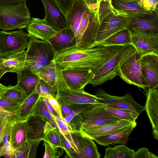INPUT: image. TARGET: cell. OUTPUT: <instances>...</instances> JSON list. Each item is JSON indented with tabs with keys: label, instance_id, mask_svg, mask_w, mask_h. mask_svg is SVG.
Returning <instances> with one entry per match:
<instances>
[{
	"label": "cell",
	"instance_id": "20",
	"mask_svg": "<svg viewBox=\"0 0 158 158\" xmlns=\"http://www.w3.org/2000/svg\"><path fill=\"white\" fill-rule=\"evenodd\" d=\"M136 126V123L125 129L111 134L94 137L91 138L98 144L109 146L110 145L117 144H126L129 136Z\"/></svg>",
	"mask_w": 158,
	"mask_h": 158
},
{
	"label": "cell",
	"instance_id": "56",
	"mask_svg": "<svg viewBox=\"0 0 158 158\" xmlns=\"http://www.w3.org/2000/svg\"><path fill=\"white\" fill-rule=\"evenodd\" d=\"M98 1H99V0H97Z\"/></svg>",
	"mask_w": 158,
	"mask_h": 158
},
{
	"label": "cell",
	"instance_id": "17",
	"mask_svg": "<svg viewBox=\"0 0 158 158\" xmlns=\"http://www.w3.org/2000/svg\"><path fill=\"white\" fill-rule=\"evenodd\" d=\"M146 101L144 106L152 124L154 138L158 139V86L148 87L146 91Z\"/></svg>",
	"mask_w": 158,
	"mask_h": 158
},
{
	"label": "cell",
	"instance_id": "7",
	"mask_svg": "<svg viewBox=\"0 0 158 158\" xmlns=\"http://www.w3.org/2000/svg\"><path fill=\"white\" fill-rule=\"evenodd\" d=\"M132 19L115 10L101 23L100 27L92 48L100 45L106 39L120 31L128 29Z\"/></svg>",
	"mask_w": 158,
	"mask_h": 158
},
{
	"label": "cell",
	"instance_id": "31",
	"mask_svg": "<svg viewBox=\"0 0 158 158\" xmlns=\"http://www.w3.org/2000/svg\"><path fill=\"white\" fill-rule=\"evenodd\" d=\"M44 136L42 140L45 141L52 144L64 149V147L59 129L47 121L44 131Z\"/></svg>",
	"mask_w": 158,
	"mask_h": 158
},
{
	"label": "cell",
	"instance_id": "45",
	"mask_svg": "<svg viewBox=\"0 0 158 158\" xmlns=\"http://www.w3.org/2000/svg\"><path fill=\"white\" fill-rule=\"evenodd\" d=\"M66 15L70 10L74 0H55Z\"/></svg>",
	"mask_w": 158,
	"mask_h": 158
},
{
	"label": "cell",
	"instance_id": "28",
	"mask_svg": "<svg viewBox=\"0 0 158 158\" xmlns=\"http://www.w3.org/2000/svg\"><path fill=\"white\" fill-rule=\"evenodd\" d=\"M59 68V66L53 60L42 67L35 74L49 84L56 92Z\"/></svg>",
	"mask_w": 158,
	"mask_h": 158
},
{
	"label": "cell",
	"instance_id": "15",
	"mask_svg": "<svg viewBox=\"0 0 158 158\" xmlns=\"http://www.w3.org/2000/svg\"><path fill=\"white\" fill-rule=\"evenodd\" d=\"M70 137L74 143L78 158H100L101 154L93 140L81 131L71 132Z\"/></svg>",
	"mask_w": 158,
	"mask_h": 158
},
{
	"label": "cell",
	"instance_id": "55",
	"mask_svg": "<svg viewBox=\"0 0 158 158\" xmlns=\"http://www.w3.org/2000/svg\"><path fill=\"white\" fill-rule=\"evenodd\" d=\"M111 0H99V1L101 2V1H106V2H111Z\"/></svg>",
	"mask_w": 158,
	"mask_h": 158
},
{
	"label": "cell",
	"instance_id": "10",
	"mask_svg": "<svg viewBox=\"0 0 158 158\" xmlns=\"http://www.w3.org/2000/svg\"><path fill=\"white\" fill-rule=\"evenodd\" d=\"M106 106L103 103L93 104L89 108L81 113L82 121L81 130L121 119L108 112L106 109Z\"/></svg>",
	"mask_w": 158,
	"mask_h": 158
},
{
	"label": "cell",
	"instance_id": "53",
	"mask_svg": "<svg viewBox=\"0 0 158 158\" xmlns=\"http://www.w3.org/2000/svg\"><path fill=\"white\" fill-rule=\"evenodd\" d=\"M8 87V86H5L0 83V98Z\"/></svg>",
	"mask_w": 158,
	"mask_h": 158
},
{
	"label": "cell",
	"instance_id": "46",
	"mask_svg": "<svg viewBox=\"0 0 158 158\" xmlns=\"http://www.w3.org/2000/svg\"><path fill=\"white\" fill-rule=\"evenodd\" d=\"M48 98L55 112L63 119L60 105L56 99L53 97Z\"/></svg>",
	"mask_w": 158,
	"mask_h": 158
},
{
	"label": "cell",
	"instance_id": "36",
	"mask_svg": "<svg viewBox=\"0 0 158 158\" xmlns=\"http://www.w3.org/2000/svg\"><path fill=\"white\" fill-rule=\"evenodd\" d=\"M39 114L43 116L48 121L57 127L54 118L48 110L44 103L42 100L41 97L34 107L32 114Z\"/></svg>",
	"mask_w": 158,
	"mask_h": 158
},
{
	"label": "cell",
	"instance_id": "44",
	"mask_svg": "<svg viewBox=\"0 0 158 158\" xmlns=\"http://www.w3.org/2000/svg\"><path fill=\"white\" fill-rule=\"evenodd\" d=\"M55 121L60 133L64 135H68L70 133L71 131L67 125L59 115H58L56 116Z\"/></svg>",
	"mask_w": 158,
	"mask_h": 158
},
{
	"label": "cell",
	"instance_id": "51",
	"mask_svg": "<svg viewBox=\"0 0 158 158\" xmlns=\"http://www.w3.org/2000/svg\"><path fill=\"white\" fill-rule=\"evenodd\" d=\"M0 116L16 117L13 113L7 111L0 106Z\"/></svg>",
	"mask_w": 158,
	"mask_h": 158
},
{
	"label": "cell",
	"instance_id": "39",
	"mask_svg": "<svg viewBox=\"0 0 158 158\" xmlns=\"http://www.w3.org/2000/svg\"><path fill=\"white\" fill-rule=\"evenodd\" d=\"M21 105L10 100L0 98V106L7 111L14 114L16 117L18 114Z\"/></svg>",
	"mask_w": 158,
	"mask_h": 158
},
{
	"label": "cell",
	"instance_id": "48",
	"mask_svg": "<svg viewBox=\"0 0 158 158\" xmlns=\"http://www.w3.org/2000/svg\"><path fill=\"white\" fill-rule=\"evenodd\" d=\"M41 98L44 103L48 110L51 114L55 120L56 116L58 115L55 112L49 102L48 98L46 97H41Z\"/></svg>",
	"mask_w": 158,
	"mask_h": 158
},
{
	"label": "cell",
	"instance_id": "40",
	"mask_svg": "<svg viewBox=\"0 0 158 158\" xmlns=\"http://www.w3.org/2000/svg\"><path fill=\"white\" fill-rule=\"evenodd\" d=\"M136 3L147 11L153 12L158 10V0H138Z\"/></svg>",
	"mask_w": 158,
	"mask_h": 158
},
{
	"label": "cell",
	"instance_id": "37",
	"mask_svg": "<svg viewBox=\"0 0 158 158\" xmlns=\"http://www.w3.org/2000/svg\"><path fill=\"white\" fill-rule=\"evenodd\" d=\"M36 90L40 97L50 98L53 97L56 99V92L49 84L40 79L36 86Z\"/></svg>",
	"mask_w": 158,
	"mask_h": 158
},
{
	"label": "cell",
	"instance_id": "43",
	"mask_svg": "<svg viewBox=\"0 0 158 158\" xmlns=\"http://www.w3.org/2000/svg\"><path fill=\"white\" fill-rule=\"evenodd\" d=\"M14 148L9 141L4 145L0 151V157L2 156L6 158H14Z\"/></svg>",
	"mask_w": 158,
	"mask_h": 158
},
{
	"label": "cell",
	"instance_id": "42",
	"mask_svg": "<svg viewBox=\"0 0 158 158\" xmlns=\"http://www.w3.org/2000/svg\"><path fill=\"white\" fill-rule=\"evenodd\" d=\"M154 153L150 152L149 149L143 147L139 149L133 154L132 158H158Z\"/></svg>",
	"mask_w": 158,
	"mask_h": 158
},
{
	"label": "cell",
	"instance_id": "14",
	"mask_svg": "<svg viewBox=\"0 0 158 158\" xmlns=\"http://www.w3.org/2000/svg\"><path fill=\"white\" fill-rule=\"evenodd\" d=\"M92 69L88 68L61 69V73L69 88L77 91H83L84 87L89 84Z\"/></svg>",
	"mask_w": 158,
	"mask_h": 158
},
{
	"label": "cell",
	"instance_id": "23",
	"mask_svg": "<svg viewBox=\"0 0 158 158\" xmlns=\"http://www.w3.org/2000/svg\"><path fill=\"white\" fill-rule=\"evenodd\" d=\"M16 73L17 77V83L16 85L24 92L27 97L35 91L40 79L26 68Z\"/></svg>",
	"mask_w": 158,
	"mask_h": 158
},
{
	"label": "cell",
	"instance_id": "47",
	"mask_svg": "<svg viewBox=\"0 0 158 158\" xmlns=\"http://www.w3.org/2000/svg\"><path fill=\"white\" fill-rule=\"evenodd\" d=\"M12 117L0 116V140L2 134Z\"/></svg>",
	"mask_w": 158,
	"mask_h": 158
},
{
	"label": "cell",
	"instance_id": "8",
	"mask_svg": "<svg viewBox=\"0 0 158 158\" xmlns=\"http://www.w3.org/2000/svg\"><path fill=\"white\" fill-rule=\"evenodd\" d=\"M29 35L20 29L0 31V60L7 58L27 48Z\"/></svg>",
	"mask_w": 158,
	"mask_h": 158
},
{
	"label": "cell",
	"instance_id": "13",
	"mask_svg": "<svg viewBox=\"0 0 158 158\" xmlns=\"http://www.w3.org/2000/svg\"><path fill=\"white\" fill-rule=\"evenodd\" d=\"M96 95L103 100L102 103L107 106L115 108L125 109L134 111L140 115L145 110L142 106L134 101L133 98L128 93L122 96L110 95L102 89H98Z\"/></svg>",
	"mask_w": 158,
	"mask_h": 158
},
{
	"label": "cell",
	"instance_id": "9",
	"mask_svg": "<svg viewBox=\"0 0 158 158\" xmlns=\"http://www.w3.org/2000/svg\"><path fill=\"white\" fill-rule=\"evenodd\" d=\"M140 57L136 50L120 66L118 75L127 83L145 89L149 87V85L142 73Z\"/></svg>",
	"mask_w": 158,
	"mask_h": 158
},
{
	"label": "cell",
	"instance_id": "27",
	"mask_svg": "<svg viewBox=\"0 0 158 158\" xmlns=\"http://www.w3.org/2000/svg\"><path fill=\"white\" fill-rule=\"evenodd\" d=\"M27 121L30 130L27 134L28 140H42L44 136V129L47 120L40 115L33 114Z\"/></svg>",
	"mask_w": 158,
	"mask_h": 158
},
{
	"label": "cell",
	"instance_id": "26",
	"mask_svg": "<svg viewBox=\"0 0 158 158\" xmlns=\"http://www.w3.org/2000/svg\"><path fill=\"white\" fill-rule=\"evenodd\" d=\"M157 10L152 14L143 17L132 19L131 30L148 32L158 33V14Z\"/></svg>",
	"mask_w": 158,
	"mask_h": 158
},
{
	"label": "cell",
	"instance_id": "5",
	"mask_svg": "<svg viewBox=\"0 0 158 158\" xmlns=\"http://www.w3.org/2000/svg\"><path fill=\"white\" fill-rule=\"evenodd\" d=\"M26 2L0 4V29L6 31L27 27L31 17Z\"/></svg>",
	"mask_w": 158,
	"mask_h": 158
},
{
	"label": "cell",
	"instance_id": "33",
	"mask_svg": "<svg viewBox=\"0 0 158 158\" xmlns=\"http://www.w3.org/2000/svg\"><path fill=\"white\" fill-rule=\"evenodd\" d=\"M104 158H132L134 150L128 148L125 144L109 147L105 149Z\"/></svg>",
	"mask_w": 158,
	"mask_h": 158
},
{
	"label": "cell",
	"instance_id": "54",
	"mask_svg": "<svg viewBox=\"0 0 158 158\" xmlns=\"http://www.w3.org/2000/svg\"><path fill=\"white\" fill-rule=\"evenodd\" d=\"M118 0L125 1V2H133L136 3L137 1H138V0Z\"/></svg>",
	"mask_w": 158,
	"mask_h": 158
},
{
	"label": "cell",
	"instance_id": "38",
	"mask_svg": "<svg viewBox=\"0 0 158 158\" xmlns=\"http://www.w3.org/2000/svg\"><path fill=\"white\" fill-rule=\"evenodd\" d=\"M44 141L45 150L43 158H57L62 155L64 150L63 148Z\"/></svg>",
	"mask_w": 158,
	"mask_h": 158
},
{
	"label": "cell",
	"instance_id": "3",
	"mask_svg": "<svg viewBox=\"0 0 158 158\" xmlns=\"http://www.w3.org/2000/svg\"><path fill=\"white\" fill-rule=\"evenodd\" d=\"M135 51L131 44L119 46L101 65L92 69L89 84L95 87L112 79L118 75V70L121 64Z\"/></svg>",
	"mask_w": 158,
	"mask_h": 158
},
{
	"label": "cell",
	"instance_id": "16",
	"mask_svg": "<svg viewBox=\"0 0 158 158\" xmlns=\"http://www.w3.org/2000/svg\"><path fill=\"white\" fill-rule=\"evenodd\" d=\"M48 41L56 54L76 47L77 44L75 36L69 25L57 31L55 35Z\"/></svg>",
	"mask_w": 158,
	"mask_h": 158
},
{
	"label": "cell",
	"instance_id": "35",
	"mask_svg": "<svg viewBox=\"0 0 158 158\" xmlns=\"http://www.w3.org/2000/svg\"><path fill=\"white\" fill-rule=\"evenodd\" d=\"M27 97L24 92L16 85H9L1 98L8 99L22 104Z\"/></svg>",
	"mask_w": 158,
	"mask_h": 158
},
{
	"label": "cell",
	"instance_id": "4",
	"mask_svg": "<svg viewBox=\"0 0 158 158\" xmlns=\"http://www.w3.org/2000/svg\"><path fill=\"white\" fill-rule=\"evenodd\" d=\"M26 53V67L36 74L43 66L51 63L56 54L50 43L29 35Z\"/></svg>",
	"mask_w": 158,
	"mask_h": 158
},
{
	"label": "cell",
	"instance_id": "11",
	"mask_svg": "<svg viewBox=\"0 0 158 158\" xmlns=\"http://www.w3.org/2000/svg\"><path fill=\"white\" fill-rule=\"evenodd\" d=\"M128 29L131 44L141 56L148 54L158 55V33Z\"/></svg>",
	"mask_w": 158,
	"mask_h": 158
},
{
	"label": "cell",
	"instance_id": "18",
	"mask_svg": "<svg viewBox=\"0 0 158 158\" xmlns=\"http://www.w3.org/2000/svg\"><path fill=\"white\" fill-rule=\"evenodd\" d=\"M139 60L142 73L149 87L158 86V55L147 54L141 56Z\"/></svg>",
	"mask_w": 158,
	"mask_h": 158
},
{
	"label": "cell",
	"instance_id": "12",
	"mask_svg": "<svg viewBox=\"0 0 158 158\" xmlns=\"http://www.w3.org/2000/svg\"><path fill=\"white\" fill-rule=\"evenodd\" d=\"M45 11L44 22L56 31L69 25L67 15L55 0H41Z\"/></svg>",
	"mask_w": 158,
	"mask_h": 158
},
{
	"label": "cell",
	"instance_id": "6",
	"mask_svg": "<svg viewBox=\"0 0 158 158\" xmlns=\"http://www.w3.org/2000/svg\"><path fill=\"white\" fill-rule=\"evenodd\" d=\"M56 99L60 105L67 106L99 103H102L103 101L96 95L91 94L84 90L77 91L69 88L63 77L60 67L57 78Z\"/></svg>",
	"mask_w": 158,
	"mask_h": 158
},
{
	"label": "cell",
	"instance_id": "22",
	"mask_svg": "<svg viewBox=\"0 0 158 158\" xmlns=\"http://www.w3.org/2000/svg\"><path fill=\"white\" fill-rule=\"evenodd\" d=\"M111 4L116 11L132 19L151 15L153 12L146 11L137 3L118 0H112Z\"/></svg>",
	"mask_w": 158,
	"mask_h": 158
},
{
	"label": "cell",
	"instance_id": "52",
	"mask_svg": "<svg viewBox=\"0 0 158 158\" xmlns=\"http://www.w3.org/2000/svg\"><path fill=\"white\" fill-rule=\"evenodd\" d=\"M27 0H0V4L21 2Z\"/></svg>",
	"mask_w": 158,
	"mask_h": 158
},
{
	"label": "cell",
	"instance_id": "19",
	"mask_svg": "<svg viewBox=\"0 0 158 158\" xmlns=\"http://www.w3.org/2000/svg\"><path fill=\"white\" fill-rule=\"evenodd\" d=\"M134 123L126 120L121 119L118 121L104 124L89 129H82L81 131L84 135L91 139L94 137L117 132Z\"/></svg>",
	"mask_w": 158,
	"mask_h": 158
},
{
	"label": "cell",
	"instance_id": "30",
	"mask_svg": "<svg viewBox=\"0 0 158 158\" xmlns=\"http://www.w3.org/2000/svg\"><path fill=\"white\" fill-rule=\"evenodd\" d=\"M41 140H28L21 147L14 148V158H35Z\"/></svg>",
	"mask_w": 158,
	"mask_h": 158
},
{
	"label": "cell",
	"instance_id": "34",
	"mask_svg": "<svg viewBox=\"0 0 158 158\" xmlns=\"http://www.w3.org/2000/svg\"><path fill=\"white\" fill-rule=\"evenodd\" d=\"M107 111L113 115L121 119H124L134 123L139 115L137 113L127 109H120L106 105Z\"/></svg>",
	"mask_w": 158,
	"mask_h": 158
},
{
	"label": "cell",
	"instance_id": "25",
	"mask_svg": "<svg viewBox=\"0 0 158 158\" xmlns=\"http://www.w3.org/2000/svg\"><path fill=\"white\" fill-rule=\"evenodd\" d=\"M30 128L27 120H16L12 124L10 130L9 141L14 148H18L28 140L27 134Z\"/></svg>",
	"mask_w": 158,
	"mask_h": 158
},
{
	"label": "cell",
	"instance_id": "1",
	"mask_svg": "<svg viewBox=\"0 0 158 158\" xmlns=\"http://www.w3.org/2000/svg\"><path fill=\"white\" fill-rule=\"evenodd\" d=\"M99 7L97 9H93L82 0H74L66 15L77 40L76 47L93 48L101 25Z\"/></svg>",
	"mask_w": 158,
	"mask_h": 158
},
{
	"label": "cell",
	"instance_id": "29",
	"mask_svg": "<svg viewBox=\"0 0 158 158\" xmlns=\"http://www.w3.org/2000/svg\"><path fill=\"white\" fill-rule=\"evenodd\" d=\"M40 97L36 90L28 96L21 105L18 114L16 117V120H27L32 114L34 107Z\"/></svg>",
	"mask_w": 158,
	"mask_h": 158
},
{
	"label": "cell",
	"instance_id": "2",
	"mask_svg": "<svg viewBox=\"0 0 158 158\" xmlns=\"http://www.w3.org/2000/svg\"><path fill=\"white\" fill-rule=\"evenodd\" d=\"M119 46L100 45L93 48L76 47L56 54L53 60L61 69L96 68L101 65Z\"/></svg>",
	"mask_w": 158,
	"mask_h": 158
},
{
	"label": "cell",
	"instance_id": "49",
	"mask_svg": "<svg viewBox=\"0 0 158 158\" xmlns=\"http://www.w3.org/2000/svg\"><path fill=\"white\" fill-rule=\"evenodd\" d=\"M60 105L63 118L68 116L73 111L72 108L70 105Z\"/></svg>",
	"mask_w": 158,
	"mask_h": 158
},
{
	"label": "cell",
	"instance_id": "41",
	"mask_svg": "<svg viewBox=\"0 0 158 158\" xmlns=\"http://www.w3.org/2000/svg\"><path fill=\"white\" fill-rule=\"evenodd\" d=\"M82 121L80 113L76 115L67 124L71 132L81 131Z\"/></svg>",
	"mask_w": 158,
	"mask_h": 158
},
{
	"label": "cell",
	"instance_id": "32",
	"mask_svg": "<svg viewBox=\"0 0 158 158\" xmlns=\"http://www.w3.org/2000/svg\"><path fill=\"white\" fill-rule=\"evenodd\" d=\"M131 44L130 32L128 29L119 31L105 40L100 45L106 46Z\"/></svg>",
	"mask_w": 158,
	"mask_h": 158
},
{
	"label": "cell",
	"instance_id": "24",
	"mask_svg": "<svg viewBox=\"0 0 158 158\" xmlns=\"http://www.w3.org/2000/svg\"><path fill=\"white\" fill-rule=\"evenodd\" d=\"M26 51L16 53L7 58L0 60V79L7 72L16 73L26 67Z\"/></svg>",
	"mask_w": 158,
	"mask_h": 158
},
{
	"label": "cell",
	"instance_id": "50",
	"mask_svg": "<svg viewBox=\"0 0 158 158\" xmlns=\"http://www.w3.org/2000/svg\"><path fill=\"white\" fill-rule=\"evenodd\" d=\"M90 8L97 9L99 7L100 2L97 0H82Z\"/></svg>",
	"mask_w": 158,
	"mask_h": 158
},
{
	"label": "cell",
	"instance_id": "21",
	"mask_svg": "<svg viewBox=\"0 0 158 158\" xmlns=\"http://www.w3.org/2000/svg\"><path fill=\"white\" fill-rule=\"evenodd\" d=\"M29 35L44 40H48L54 37L57 31L46 25L43 19L32 18L27 27Z\"/></svg>",
	"mask_w": 158,
	"mask_h": 158
}]
</instances>
